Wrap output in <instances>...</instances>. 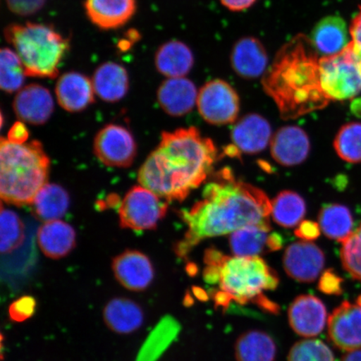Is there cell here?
<instances>
[{"instance_id":"cell-13","label":"cell","mask_w":361,"mask_h":361,"mask_svg":"<svg viewBox=\"0 0 361 361\" xmlns=\"http://www.w3.org/2000/svg\"><path fill=\"white\" fill-rule=\"evenodd\" d=\"M324 252L310 241L292 243L284 252L283 264L288 276L300 283H311L317 279L324 269Z\"/></svg>"},{"instance_id":"cell-4","label":"cell","mask_w":361,"mask_h":361,"mask_svg":"<svg viewBox=\"0 0 361 361\" xmlns=\"http://www.w3.org/2000/svg\"><path fill=\"white\" fill-rule=\"evenodd\" d=\"M204 263L205 281L219 288L214 296L216 307L226 309L235 301L240 305L255 304L269 313L279 312V305L264 296L265 291L278 287V274L260 257H229L209 248Z\"/></svg>"},{"instance_id":"cell-35","label":"cell","mask_w":361,"mask_h":361,"mask_svg":"<svg viewBox=\"0 0 361 361\" xmlns=\"http://www.w3.org/2000/svg\"><path fill=\"white\" fill-rule=\"evenodd\" d=\"M341 159L356 164L361 161V123H351L343 126L334 142Z\"/></svg>"},{"instance_id":"cell-5","label":"cell","mask_w":361,"mask_h":361,"mask_svg":"<svg viewBox=\"0 0 361 361\" xmlns=\"http://www.w3.org/2000/svg\"><path fill=\"white\" fill-rule=\"evenodd\" d=\"M51 162L38 141L17 144L1 139L0 196L8 204L30 205L49 177Z\"/></svg>"},{"instance_id":"cell-6","label":"cell","mask_w":361,"mask_h":361,"mask_svg":"<svg viewBox=\"0 0 361 361\" xmlns=\"http://www.w3.org/2000/svg\"><path fill=\"white\" fill-rule=\"evenodd\" d=\"M4 37L20 58L26 75L31 78H56L70 49L69 40L55 29L35 23L8 25Z\"/></svg>"},{"instance_id":"cell-20","label":"cell","mask_w":361,"mask_h":361,"mask_svg":"<svg viewBox=\"0 0 361 361\" xmlns=\"http://www.w3.org/2000/svg\"><path fill=\"white\" fill-rule=\"evenodd\" d=\"M195 84L186 78H168L157 90V102L166 114L182 116L190 112L197 101Z\"/></svg>"},{"instance_id":"cell-11","label":"cell","mask_w":361,"mask_h":361,"mask_svg":"<svg viewBox=\"0 0 361 361\" xmlns=\"http://www.w3.org/2000/svg\"><path fill=\"white\" fill-rule=\"evenodd\" d=\"M328 333L340 350L361 349V295L354 303L345 301L334 310L328 319Z\"/></svg>"},{"instance_id":"cell-39","label":"cell","mask_w":361,"mask_h":361,"mask_svg":"<svg viewBox=\"0 0 361 361\" xmlns=\"http://www.w3.org/2000/svg\"><path fill=\"white\" fill-rule=\"evenodd\" d=\"M10 11L20 16L35 15L44 7L47 0H6Z\"/></svg>"},{"instance_id":"cell-33","label":"cell","mask_w":361,"mask_h":361,"mask_svg":"<svg viewBox=\"0 0 361 361\" xmlns=\"http://www.w3.org/2000/svg\"><path fill=\"white\" fill-rule=\"evenodd\" d=\"M25 67L19 56L10 48H3L0 53V87L11 94L22 89L25 80Z\"/></svg>"},{"instance_id":"cell-30","label":"cell","mask_w":361,"mask_h":361,"mask_svg":"<svg viewBox=\"0 0 361 361\" xmlns=\"http://www.w3.org/2000/svg\"><path fill=\"white\" fill-rule=\"evenodd\" d=\"M180 331V324L177 320L173 316L166 315L144 343L137 361H157L168 349Z\"/></svg>"},{"instance_id":"cell-31","label":"cell","mask_w":361,"mask_h":361,"mask_svg":"<svg viewBox=\"0 0 361 361\" xmlns=\"http://www.w3.org/2000/svg\"><path fill=\"white\" fill-rule=\"evenodd\" d=\"M319 224L324 235L338 242L342 243L353 232V218L350 210L337 203L323 207Z\"/></svg>"},{"instance_id":"cell-18","label":"cell","mask_w":361,"mask_h":361,"mask_svg":"<svg viewBox=\"0 0 361 361\" xmlns=\"http://www.w3.org/2000/svg\"><path fill=\"white\" fill-rule=\"evenodd\" d=\"M310 151L308 135L299 126H284L275 133L271 141V155L284 166L302 164L308 157Z\"/></svg>"},{"instance_id":"cell-32","label":"cell","mask_w":361,"mask_h":361,"mask_svg":"<svg viewBox=\"0 0 361 361\" xmlns=\"http://www.w3.org/2000/svg\"><path fill=\"white\" fill-rule=\"evenodd\" d=\"M305 214V200L295 192H281L272 202L271 215L275 223L283 228H293L299 225Z\"/></svg>"},{"instance_id":"cell-34","label":"cell","mask_w":361,"mask_h":361,"mask_svg":"<svg viewBox=\"0 0 361 361\" xmlns=\"http://www.w3.org/2000/svg\"><path fill=\"white\" fill-rule=\"evenodd\" d=\"M0 250L1 254L10 255L19 248L25 239L24 224L15 212L1 209L0 218Z\"/></svg>"},{"instance_id":"cell-9","label":"cell","mask_w":361,"mask_h":361,"mask_svg":"<svg viewBox=\"0 0 361 361\" xmlns=\"http://www.w3.org/2000/svg\"><path fill=\"white\" fill-rule=\"evenodd\" d=\"M197 106L202 118L220 126L234 123L240 109L236 90L224 80L207 82L198 92Z\"/></svg>"},{"instance_id":"cell-3","label":"cell","mask_w":361,"mask_h":361,"mask_svg":"<svg viewBox=\"0 0 361 361\" xmlns=\"http://www.w3.org/2000/svg\"><path fill=\"white\" fill-rule=\"evenodd\" d=\"M319 56L304 34L283 44L263 76L265 92L283 119H295L322 109L329 101L320 85Z\"/></svg>"},{"instance_id":"cell-37","label":"cell","mask_w":361,"mask_h":361,"mask_svg":"<svg viewBox=\"0 0 361 361\" xmlns=\"http://www.w3.org/2000/svg\"><path fill=\"white\" fill-rule=\"evenodd\" d=\"M288 361H335L333 352L319 340H305L293 345Z\"/></svg>"},{"instance_id":"cell-41","label":"cell","mask_w":361,"mask_h":361,"mask_svg":"<svg viewBox=\"0 0 361 361\" xmlns=\"http://www.w3.org/2000/svg\"><path fill=\"white\" fill-rule=\"evenodd\" d=\"M322 228L319 224L313 221H303L295 231V235L304 241L315 240L320 235Z\"/></svg>"},{"instance_id":"cell-25","label":"cell","mask_w":361,"mask_h":361,"mask_svg":"<svg viewBox=\"0 0 361 361\" xmlns=\"http://www.w3.org/2000/svg\"><path fill=\"white\" fill-rule=\"evenodd\" d=\"M94 93L106 102L114 103L123 99L129 90V75L125 67L108 61L99 66L92 78Z\"/></svg>"},{"instance_id":"cell-10","label":"cell","mask_w":361,"mask_h":361,"mask_svg":"<svg viewBox=\"0 0 361 361\" xmlns=\"http://www.w3.org/2000/svg\"><path fill=\"white\" fill-rule=\"evenodd\" d=\"M94 152L106 166L128 168L137 156V146L128 128L110 124L104 126L94 137Z\"/></svg>"},{"instance_id":"cell-2","label":"cell","mask_w":361,"mask_h":361,"mask_svg":"<svg viewBox=\"0 0 361 361\" xmlns=\"http://www.w3.org/2000/svg\"><path fill=\"white\" fill-rule=\"evenodd\" d=\"M218 154L213 141L195 128L162 133L139 169V183L166 201H183L207 179Z\"/></svg>"},{"instance_id":"cell-7","label":"cell","mask_w":361,"mask_h":361,"mask_svg":"<svg viewBox=\"0 0 361 361\" xmlns=\"http://www.w3.org/2000/svg\"><path fill=\"white\" fill-rule=\"evenodd\" d=\"M319 75L329 102L350 100L361 92V66L350 42L337 55L319 58Z\"/></svg>"},{"instance_id":"cell-28","label":"cell","mask_w":361,"mask_h":361,"mask_svg":"<svg viewBox=\"0 0 361 361\" xmlns=\"http://www.w3.org/2000/svg\"><path fill=\"white\" fill-rule=\"evenodd\" d=\"M33 213L39 220H58L66 214L70 207V196L64 188L55 183H47L34 198Z\"/></svg>"},{"instance_id":"cell-14","label":"cell","mask_w":361,"mask_h":361,"mask_svg":"<svg viewBox=\"0 0 361 361\" xmlns=\"http://www.w3.org/2000/svg\"><path fill=\"white\" fill-rule=\"evenodd\" d=\"M288 322L293 331L310 338L323 331L327 322L326 306L319 298L303 295L296 298L288 311Z\"/></svg>"},{"instance_id":"cell-43","label":"cell","mask_w":361,"mask_h":361,"mask_svg":"<svg viewBox=\"0 0 361 361\" xmlns=\"http://www.w3.org/2000/svg\"><path fill=\"white\" fill-rule=\"evenodd\" d=\"M257 0H220L221 4L231 11H243L254 6Z\"/></svg>"},{"instance_id":"cell-44","label":"cell","mask_w":361,"mask_h":361,"mask_svg":"<svg viewBox=\"0 0 361 361\" xmlns=\"http://www.w3.org/2000/svg\"><path fill=\"white\" fill-rule=\"evenodd\" d=\"M350 33L351 35V43L355 47H361V7L357 16L352 20Z\"/></svg>"},{"instance_id":"cell-40","label":"cell","mask_w":361,"mask_h":361,"mask_svg":"<svg viewBox=\"0 0 361 361\" xmlns=\"http://www.w3.org/2000/svg\"><path fill=\"white\" fill-rule=\"evenodd\" d=\"M319 288L320 291L327 293V295H341L342 279L331 270H327L320 278Z\"/></svg>"},{"instance_id":"cell-27","label":"cell","mask_w":361,"mask_h":361,"mask_svg":"<svg viewBox=\"0 0 361 361\" xmlns=\"http://www.w3.org/2000/svg\"><path fill=\"white\" fill-rule=\"evenodd\" d=\"M316 51L322 56L337 55L350 44L346 24L340 17L328 16L315 25L311 34Z\"/></svg>"},{"instance_id":"cell-22","label":"cell","mask_w":361,"mask_h":361,"mask_svg":"<svg viewBox=\"0 0 361 361\" xmlns=\"http://www.w3.org/2000/svg\"><path fill=\"white\" fill-rule=\"evenodd\" d=\"M108 329L118 335H130L143 326L145 313L137 302L124 297L113 298L103 310Z\"/></svg>"},{"instance_id":"cell-19","label":"cell","mask_w":361,"mask_h":361,"mask_svg":"<svg viewBox=\"0 0 361 361\" xmlns=\"http://www.w3.org/2000/svg\"><path fill=\"white\" fill-rule=\"evenodd\" d=\"M94 94L92 80L80 72H66L56 85L59 105L71 113L87 109L94 102Z\"/></svg>"},{"instance_id":"cell-38","label":"cell","mask_w":361,"mask_h":361,"mask_svg":"<svg viewBox=\"0 0 361 361\" xmlns=\"http://www.w3.org/2000/svg\"><path fill=\"white\" fill-rule=\"evenodd\" d=\"M36 309H37V301L35 298L24 295L12 302L8 307V316L13 322H25L34 316Z\"/></svg>"},{"instance_id":"cell-12","label":"cell","mask_w":361,"mask_h":361,"mask_svg":"<svg viewBox=\"0 0 361 361\" xmlns=\"http://www.w3.org/2000/svg\"><path fill=\"white\" fill-rule=\"evenodd\" d=\"M111 268L116 281L130 291L146 290L154 281L155 270L151 259L137 250H126L115 257Z\"/></svg>"},{"instance_id":"cell-23","label":"cell","mask_w":361,"mask_h":361,"mask_svg":"<svg viewBox=\"0 0 361 361\" xmlns=\"http://www.w3.org/2000/svg\"><path fill=\"white\" fill-rule=\"evenodd\" d=\"M271 139L269 121L258 114L243 116L234 126L232 132L233 145L240 153L257 154L264 151Z\"/></svg>"},{"instance_id":"cell-46","label":"cell","mask_w":361,"mask_h":361,"mask_svg":"<svg viewBox=\"0 0 361 361\" xmlns=\"http://www.w3.org/2000/svg\"><path fill=\"white\" fill-rule=\"evenodd\" d=\"M352 47H353L354 51H355L356 55H357V56H358V59L360 61V64L361 66V47H355L353 44H352Z\"/></svg>"},{"instance_id":"cell-16","label":"cell","mask_w":361,"mask_h":361,"mask_svg":"<svg viewBox=\"0 0 361 361\" xmlns=\"http://www.w3.org/2000/svg\"><path fill=\"white\" fill-rule=\"evenodd\" d=\"M271 228L247 226L233 232L229 245L233 255L240 257H259L260 255L281 250L283 238L277 233H270Z\"/></svg>"},{"instance_id":"cell-42","label":"cell","mask_w":361,"mask_h":361,"mask_svg":"<svg viewBox=\"0 0 361 361\" xmlns=\"http://www.w3.org/2000/svg\"><path fill=\"white\" fill-rule=\"evenodd\" d=\"M29 135V130L26 126L22 121H17L12 126L7 139L13 143L24 144L28 140Z\"/></svg>"},{"instance_id":"cell-8","label":"cell","mask_w":361,"mask_h":361,"mask_svg":"<svg viewBox=\"0 0 361 361\" xmlns=\"http://www.w3.org/2000/svg\"><path fill=\"white\" fill-rule=\"evenodd\" d=\"M161 200L145 187L130 189L119 207L121 228L135 231L155 229L169 209V203Z\"/></svg>"},{"instance_id":"cell-17","label":"cell","mask_w":361,"mask_h":361,"mask_svg":"<svg viewBox=\"0 0 361 361\" xmlns=\"http://www.w3.org/2000/svg\"><path fill=\"white\" fill-rule=\"evenodd\" d=\"M230 61L238 75L252 80L259 78L267 71L269 56L259 39L246 36L234 44Z\"/></svg>"},{"instance_id":"cell-1","label":"cell","mask_w":361,"mask_h":361,"mask_svg":"<svg viewBox=\"0 0 361 361\" xmlns=\"http://www.w3.org/2000/svg\"><path fill=\"white\" fill-rule=\"evenodd\" d=\"M272 202L261 189L238 180L229 170H224L221 178L207 185L202 200L191 209L180 212L188 226L183 239L175 245L180 258L206 238L233 233L247 226L270 227Z\"/></svg>"},{"instance_id":"cell-36","label":"cell","mask_w":361,"mask_h":361,"mask_svg":"<svg viewBox=\"0 0 361 361\" xmlns=\"http://www.w3.org/2000/svg\"><path fill=\"white\" fill-rule=\"evenodd\" d=\"M341 258L350 276L361 282V224L342 242Z\"/></svg>"},{"instance_id":"cell-26","label":"cell","mask_w":361,"mask_h":361,"mask_svg":"<svg viewBox=\"0 0 361 361\" xmlns=\"http://www.w3.org/2000/svg\"><path fill=\"white\" fill-rule=\"evenodd\" d=\"M155 66L157 71L166 78H185L193 68V53L188 44L179 40H170L157 49Z\"/></svg>"},{"instance_id":"cell-45","label":"cell","mask_w":361,"mask_h":361,"mask_svg":"<svg viewBox=\"0 0 361 361\" xmlns=\"http://www.w3.org/2000/svg\"><path fill=\"white\" fill-rule=\"evenodd\" d=\"M342 361H361V349L348 351Z\"/></svg>"},{"instance_id":"cell-21","label":"cell","mask_w":361,"mask_h":361,"mask_svg":"<svg viewBox=\"0 0 361 361\" xmlns=\"http://www.w3.org/2000/svg\"><path fill=\"white\" fill-rule=\"evenodd\" d=\"M89 20L102 30H116L134 16L137 0H85Z\"/></svg>"},{"instance_id":"cell-15","label":"cell","mask_w":361,"mask_h":361,"mask_svg":"<svg viewBox=\"0 0 361 361\" xmlns=\"http://www.w3.org/2000/svg\"><path fill=\"white\" fill-rule=\"evenodd\" d=\"M13 111L20 121L32 125L47 123L55 110L51 93L39 84L22 88L13 102Z\"/></svg>"},{"instance_id":"cell-24","label":"cell","mask_w":361,"mask_h":361,"mask_svg":"<svg viewBox=\"0 0 361 361\" xmlns=\"http://www.w3.org/2000/svg\"><path fill=\"white\" fill-rule=\"evenodd\" d=\"M37 241L45 256L60 259L74 250L76 234L72 226L60 219L49 221L39 228Z\"/></svg>"},{"instance_id":"cell-29","label":"cell","mask_w":361,"mask_h":361,"mask_svg":"<svg viewBox=\"0 0 361 361\" xmlns=\"http://www.w3.org/2000/svg\"><path fill=\"white\" fill-rule=\"evenodd\" d=\"M276 354L277 347L273 338L264 331H247L236 341L237 361H274Z\"/></svg>"}]
</instances>
